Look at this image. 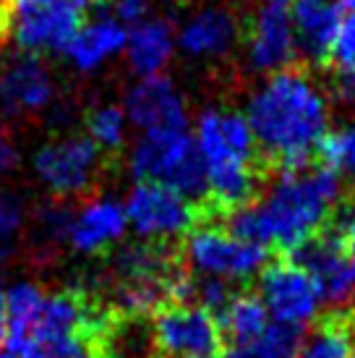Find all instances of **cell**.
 I'll use <instances>...</instances> for the list:
<instances>
[{
	"label": "cell",
	"mask_w": 355,
	"mask_h": 358,
	"mask_svg": "<svg viewBox=\"0 0 355 358\" xmlns=\"http://www.w3.org/2000/svg\"><path fill=\"white\" fill-rule=\"evenodd\" d=\"M131 173L138 183L149 180L173 189L207 220V162L188 131H144L131 152Z\"/></svg>",
	"instance_id": "cell-3"
},
{
	"label": "cell",
	"mask_w": 355,
	"mask_h": 358,
	"mask_svg": "<svg viewBox=\"0 0 355 358\" xmlns=\"http://www.w3.org/2000/svg\"><path fill=\"white\" fill-rule=\"evenodd\" d=\"M81 29V10L68 3L24 6L13 0V37L24 52H60Z\"/></svg>",
	"instance_id": "cell-9"
},
{
	"label": "cell",
	"mask_w": 355,
	"mask_h": 358,
	"mask_svg": "<svg viewBox=\"0 0 355 358\" xmlns=\"http://www.w3.org/2000/svg\"><path fill=\"white\" fill-rule=\"evenodd\" d=\"M126 225H129V217L123 204L113 199L89 201L79 209V215L71 217L68 241L76 251L97 254L123 238Z\"/></svg>",
	"instance_id": "cell-14"
},
{
	"label": "cell",
	"mask_w": 355,
	"mask_h": 358,
	"mask_svg": "<svg viewBox=\"0 0 355 358\" xmlns=\"http://www.w3.org/2000/svg\"><path fill=\"white\" fill-rule=\"evenodd\" d=\"M296 358H355V311H329L303 340Z\"/></svg>",
	"instance_id": "cell-19"
},
{
	"label": "cell",
	"mask_w": 355,
	"mask_h": 358,
	"mask_svg": "<svg viewBox=\"0 0 355 358\" xmlns=\"http://www.w3.org/2000/svg\"><path fill=\"white\" fill-rule=\"evenodd\" d=\"M303 340H306V324L272 322L261 338L243 348L251 353V358H296Z\"/></svg>",
	"instance_id": "cell-22"
},
{
	"label": "cell",
	"mask_w": 355,
	"mask_h": 358,
	"mask_svg": "<svg viewBox=\"0 0 355 358\" xmlns=\"http://www.w3.org/2000/svg\"><path fill=\"white\" fill-rule=\"evenodd\" d=\"M113 8H115V16L118 21H129V24H138L141 16L147 13L149 3L152 0H110Z\"/></svg>",
	"instance_id": "cell-30"
},
{
	"label": "cell",
	"mask_w": 355,
	"mask_h": 358,
	"mask_svg": "<svg viewBox=\"0 0 355 358\" xmlns=\"http://www.w3.org/2000/svg\"><path fill=\"white\" fill-rule=\"evenodd\" d=\"M326 63L335 66L337 71H345L355 66V13L340 21V29L335 34V42L329 48Z\"/></svg>",
	"instance_id": "cell-27"
},
{
	"label": "cell",
	"mask_w": 355,
	"mask_h": 358,
	"mask_svg": "<svg viewBox=\"0 0 355 358\" xmlns=\"http://www.w3.org/2000/svg\"><path fill=\"white\" fill-rule=\"evenodd\" d=\"M42 303H45V293L31 282H19L6 293V319H8L6 343H19L29 338L42 311Z\"/></svg>",
	"instance_id": "cell-21"
},
{
	"label": "cell",
	"mask_w": 355,
	"mask_h": 358,
	"mask_svg": "<svg viewBox=\"0 0 355 358\" xmlns=\"http://www.w3.org/2000/svg\"><path fill=\"white\" fill-rule=\"evenodd\" d=\"M248 126L266 165L293 152H314L329 126L324 94L300 69H282L251 94Z\"/></svg>",
	"instance_id": "cell-1"
},
{
	"label": "cell",
	"mask_w": 355,
	"mask_h": 358,
	"mask_svg": "<svg viewBox=\"0 0 355 358\" xmlns=\"http://www.w3.org/2000/svg\"><path fill=\"white\" fill-rule=\"evenodd\" d=\"M34 170L55 196L87 191L99 173V147L89 136L50 141L34 155Z\"/></svg>",
	"instance_id": "cell-7"
},
{
	"label": "cell",
	"mask_w": 355,
	"mask_h": 358,
	"mask_svg": "<svg viewBox=\"0 0 355 358\" xmlns=\"http://www.w3.org/2000/svg\"><path fill=\"white\" fill-rule=\"evenodd\" d=\"M275 251L256 243L233 238L227 230L215 225H198L188 230L183 241V257L201 275H215L225 280H240L256 275L272 262Z\"/></svg>",
	"instance_id": "cell-4"
},
{
	"label": "cell",
	"mask_w": 355,
	"mask_h": 358,
	"mask_svg": "<svg viewBox=\"0 0 355 358\" xmlns=\"http://www.w3.org/2000/svg\"><path fill=\"white\" fill-rule=\"evenodd\" d=\"M63 358H97V356H94L92 345H84V348L73 350V353H68V356H63Z\"/></svg>",
	"instance_id": "cell-33"
},
{
	"label": "cell",
	"mask_w": 355,
	"mask_h": 358,
	"mask_svg": "<svg viewBox=\"0 0 355 358\" xmlns=\"http://www.w3.org/2000/svg\"><path fill=\"white\" fill-rule=\"evenodd\" d=\"M8 335V319H6V293H0V348Z\"/></svg>",
	"instance_id": "cell-32"
},
{
	"label": "cell",
	"mask_w": 355,
	"mask_h": 358,
	"mask_svg": "<svg viewBox=\"0 0 355 358\" xmlns=\"http://www.w3.org/2000/svg\"><path fill=\"white\" fill-rule=\"evenodd\" d=\"M129 42V31L118 19H102L89 21L87 27H81L73 40L66 48V55L79 71H94L99 69L108 58L120 52Z\"/></svg>",
	"instance_id": "cell-16"
},
{
	"label": "cell",
	"mask_w": 355,
	"mask_h": 358,
	"mask_svg": "<svg viewBox=\"0 0 355 358\" xmlns=\"http://www.w3.org/2000/svg\"><path fill=\"white\" fill-rule=\"evenodd\" d=\"M332 222L342 230V238L350 249H355V204H340L332 215Z\"/></svg>",
	"instance_id": "cell-29"
},
{
	"label": "cell",
	"mask_w": 355,
	"mask_h": 358,
	"mask_svg": "<svg viewBox=\"0 0 355 358\" xmlns=\"http://www.w3.org/2000/svg\"><path fill=\"white\" fill-rule=\"evenodd\" d=\"M340 3V8L350 10V13H355V0H337Z\"/></svg>",
	"instance_id": "cell-35"
},
{
	"label": "cell",
	"mask_w": 355,
	"mask_h": 358,
	"mask_svg": "<svg viewBox=\"0 0 355 358\" xmlns=\"http://www.w3.org/2000/svg\"><path fill=\"white\" fill-rule=\"evenodd\" d=\"M342 178L329 168H308L296 176H280L275 189L256 201L269 246L290 251L311 233L324 228L340 207Z\"/></svg>",
	"instance_id": "cell-2"
},
{
	"label": "cell",
	"mask_w": 355,
	"mask_h": 358,
	"mask_svg": "<svg viewBox=\"0 0 355 358\" xmlns=\"http://www.w3.org/2000/svg\"><path fill=\"white\" fill-rule=\"evenodd\" d=\"M217 324L222 329V338L233 348H243L264 335V329L269 327V311L256 293L243 290L236 293L233 301L219 311Z\"/></svg>",
	"instance_id": "cell-18"
},
{
	"label": "cell",
	"mask_w": 355,
	"mask_h": 358,
	"mask_svg": "<svg viewBox=\"0 0 355 358\" xmlns=\"http://www.w3.org/2000/svg\"><path fill=\"white\" fill-rule=\"evenodd\" d=\"M173 48H175V37H173V27L168 19L138 21L126 42L131 71L138 73L141 79L159 76V71L173 58Z\"/></svg>",
	"instance_id": "cell-17"
},
{
	"label": "cell",
	"mask_w": 355,
	"mask_h": 358,
	"mask_svg": "<svg viewBox=\"0 0 355 358\" xmlns=\"http://www.w3.org/2000/svg\"><path fill=\"white\" fill-rule=\"evenodd\" d=\"M225 358H251V353L246 348H230V353Z\"/></svg>",
	"instance_id": "cell-34"
},
{
	"label": "cell",
	"mask_w": 355,
	"mask_h": 358,
	"mask_svg": "<svg viewBox=\"0 0 355 358\" xmlns=\"http://www.w3.org/2000/svg\"><path fill=\"white\" fill-rule=\"evenodd\" d=\"M152 332L157 353L165 358H212L225 345L217 317L201 306H159Z\"/></svg>",
	"instance_id": "cell-5"
},
{
	"label": "cell",
	"mask_w": 355,
	"mask_h": 358,
	"mask_svg": "<svg viewBox=\"0 0 355 358\" xmlns=\"http://www.w3.org/2000/svg\"><path fill=\"white\" fill-rule=\"evenodd\" d=\"M126 113L118 105H102L87 115L89 139L99 147V152H118L126 141Z\"/></svg>",
	"instance_id": "cell-23"
},
{
	"label": "cell",
	"mask_w": 355,
	"mask_h": 358,
	"mask_svg": "<svg viewBox=\"0 0 355 358\" xmlns=\"http://www.w3.org/2000/svg\"><path fill=\"white\" fill-rule=\"evenodd\" d=\"M16 162H19L16 147H13L8 139H3V136H0V180L6 178L10 170L16 168Z\"/></svg>",
	"instance_id": "cell-31"
},
{
	"label": "cell",
	"mask_w": 355,
	"mask_h": 358,
	"mask_svg": "<svg viewBox=\"0 0 355 358\" xmlns=\"http://www.w3.org/2000/svg\"><path fill=\"white\" fill-rule=\"evenodd\" d=\"M290 21L296 34V48L311 63H326L329 48L342 21V8L335 0H293Z\"/></svg>",
	"instance_id": "cell-13"
},
{
	"label": "cell",
	"mask_w": 355,
	"mask_h": 358,
	"mask_svg": "<svg viewBox=\"0 0 355 358\" xmlns=\"http://www.w3.org/2000/svg\"><path fill=\"white\" fill-rule=\"evenodd\" d=\"M314 152L321 168L335 170L340 176L342 173L355 176V123L335 131V134H324Z\"/></svg>",
	"instance_id": "cell-24"
},
{
	"label": "cell",
	"mask_w": 355,
	"mask_h": 358,
	"mask_svg": "<svg viewBox=\"0 0 355 358\" xmlns=\"http://www.w3.org/2000/svg\"><path fill=\"white\" fill-rule=\"evenodd\" d=\"M238 40V21L227 8L219 6H209V8L198 10L194 19L178 34V45L188 52V55H209V58H219L230 52V48Z\"/></svg>",
	"instance_id": "cell-15"
},
{
	"label": "cell",
	"mask_w": 355,
	"mask_h": 358,
	"mask_svg": "<svg viewBox=\"0 0 355 358\" xmlns=\"http://www.w3.org/2000/svg\"><path fill=\"white\" fill-rule=\"evenodd\" d=\"M126 217L141 238L165 243L204 222L201 209L162 183H138L126 201Z\"/></svg>",
	"instance_id": "cell-6"
},
{
	"label": "cell",
	"mask_w": 355,
	"mask_h": 358,
	"mask_svg": "<svg viewBox=\"0 0 355 358\" xmlns=\"http://www.w3.org/2000/svg\"><path fill=\"white\" fill-rule=\"evenodd\" d=\"M311 278L316 280L321 303L342 306L355 301V249H340Z\"/></svg>",
	"instance_id": "cell-20"
},
{
	"label": "cell",
	"mask_w": 355,
	"mask_h": 358,
	"mask_svg": "<svg viewBox=\"0 0 355 358\" xmlns=\"http://www.w3.org/2000/svg\"><path fill=\"white\" fill-rule=\"evenodd\" d=\"M52 92L48 66L34 52H24L0 71V100L13 115L42 113L52 100Z\"/></svg>",
	"instance_id": "cell-12"
},
{
	"label": "cell",
	"mask_w": 355,
	"mask_h": 358,
	"mask_svg": "<svg viewBox=\"0 0 355 358\" xmlns=\"http://www.w3.org/2000/svg\"><path fill=\"white\" fill-rule=\"evenodd\" d=\"M259 299L264 301L266 311L275 317V322H287V324L311 322L321 303L316 280L287 259L264 267L259 278Z\"/></svg>",
	"instance_id": "cell-8"
},
{
	"label": "cell",
	"mask_w": 355,
	"mask_h": 358,
	"mask_svg": "<svg viewBox=\"0 0 355 358\" xmlns=\"http://www.w3.org/2000/svg\"><path fill=\"white\" fill-rule=\"evenodd\" d=\"M293 0H261L248 34V63L256 73H277L290 69L298 55L293 21Z\"/></svg>",
	"instance_id": "cell-10"
},
{
	"label": "cell",
	"mask_w": 355,
	"mask_h": 358,
	"mask_svg": "<svg viewBox=\"0 0 355 358\" xmlns=\"http://www.w3.org/2000/svg\"><path fill=\"white\" fill-rule=\"evenodd\" d=\"M332 94L345 108H355V66H350L345 71H337L335 81H332Z\"/></svg>",
	"instance_id": "cell-28"
},
{
	"label": "cell",
	"mask_w": 355,
	"mask_h": 358,
	"mask_svg": "<svg viewBox=\"0 0 355 358\" xmlns=\"http://www.w3.org/2000/svg\"><path fill=\"white\" fill-rule=\"evenodd\" d=\"M27 207L16 194H0V272L6 269L8 259L16 249V236L24 228Z\"/></svg>",
	"instance_id": "cell-25"
},
{
	"label": "cell",
	"mask_w": 355,
	"mask_h": 358,
	"mask_svg": "<svg viewBox=\"0 0 355 358\" xmlns=\"http://www.w3.org/2000/svg\"><path fill=\"white\" fill-rule=\"evenodd\" d=\"M233 285L225 278H215V275H201L196 280V306L207 308V311H222V308L233 301Z\"/></svg>",
	"instance_id": "cell-26"
},
{
	"label": "cell",
	"mask_w": 355,
	"mask_h": 358,
	"mask_svg": "<svg viewBox=\"0 0 355 358\" xmlns=\"http://www.w3.org/2000/svg\"><path fill=\"white\" fill-rule=\"evenodd\" d=\"M0 358H13V356H10L8 350H0Z\"/></svg>",
	"instance_id": "cell-36"
},
{
	"label": "cell",
	"mask_w": 355,
	"mask_h": 358,
	"mask_svg": "<svg viewBox=\"0 0 355 358\" xmlns=\"http://www.w3.org/2000/svg\"><path fill=\"white\" fill-rule=\"evenodd\" d=\"M126 118L144 131H188L186 105L165 76H149L126 94Z\"/></svg>",
	"instance_id": "cell-11"
}]
</instances>
